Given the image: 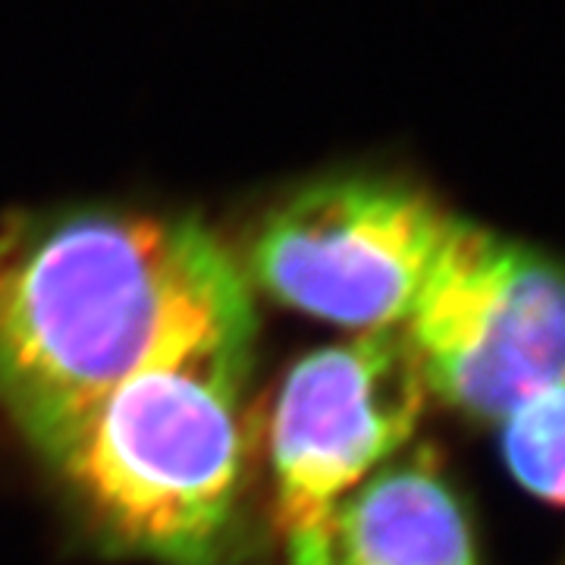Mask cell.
Masks as SVG:
<instances>
[{
	"mask_svg": "<svg viewBox=\"0 0 565 565\" xmlns=\"http://www.w3.org/2000/svg\"><path fill=\"white\" fill-rule=\"evenodd\" d=\"M252 340L248 282L202 223L63 207L0 226V408L29 444L141 371Z\"/></svg>",
	"mask_w": 565,
	"mask_h": 565,
	"instance_id": "obj_1",
	"label": "cell"
},
{
	"mask_svg": "<svg viewBox=\"0 0 565 565\" xmlns=\"http://www.w3.org/2000/svg\"><path fill=\"white\" fill-rule=\"evenodd\" d=\"M252 345L141 371L32 444L122 546L167 565H214L245 478Z\"/></svg>",
	"mask_w": 565,
	"mask_h": 565,
	"instance_id": "obj_2",
	"label": "cell"
},
{
	"mask_svg": "<svg viewBox=\"0 0 565 565\" xmlns=\"http://www.w3.org/2000/svg\"><path fill=\"white\" fill-rule=\"evenodd\" d=\"M403 333L427 393L500 424L565 384V258L456 217Z\"/></svg>",
	"mask_w": 565,
	"mask_h": 565,
	"instance_id": "obj_3",
	"label": "cell"
},
{
	"mask_svg": "<svg viewBox=\"0 0 565 565\" xmlns=\"http://www.w3.org/2000/svg\"><path fill=\"white\" fill-rule=\"evenodd\" d=\"M422 185L340 177L277 204L248 245L252 280L274 302L355 333L399 330L452 233Z\"/></svg>",
	"mask_w": 565,
	"mask_h": 565,
	"instance_id": "obj_4",
	"label": "cell"
},
{
	"mask_svg": "<svg viewBox=\"0 0 565 565\" xmlns=\"http://www.w3.org/2000/svg\"><path fill=\"white\" fill-rule=\"evenodd\" d=\"M427 396L403 327L355 333L289 367L267 424L274 519L286 544L412 440Z\"/></svg>",
	"mask_w": 565,
	"mask_h": 565,
	"instance_id": "obj_5",
	"label": "cell"
},
{
	"mask_svg": "<svg viewBox=\"0 0 565 565\" xmlns=\"http://www.w3.org/2000/svg\"><path fill=\"white\" fill-rule=\"evenodd\" d=\"M289 565H481L459 490L418 449L390 459L286 544Z\"/></svg>",
	"mask_w": 565,
	"mask_h": 565,
	"instance_id": "obj_6",
	"label": "cell"
},
{
	"mask_svg": "<svg viewBox=\"0 0 565 565\" xmlns=\"http://www.w3.org/2000/svg\"><path fill=\"white\" fill-rule=\"evenodd\" d=\"M497 427L515 484L541 503L565 505V384L519 405Z\"/></svg>",
	"mask_w": 565,
	"mask_h": 565,
	"instance_id": "obj_7",
	"label": "cell"
},
{
	"mask_svg": "<svg viewBox=\"0 0 565 565\" xmlns=\"http://www.w3.org/2000/svg\"><path fill=\"white\" fill-rule=\"evenodd\" d=\"M559 565H565V556H563V563H559Z\"/></svg>",
	"mask_w": 565,
	"mask_h": 565,
	"instance_id": "obj_8",
	"label": "cell"
}]
</instances>
